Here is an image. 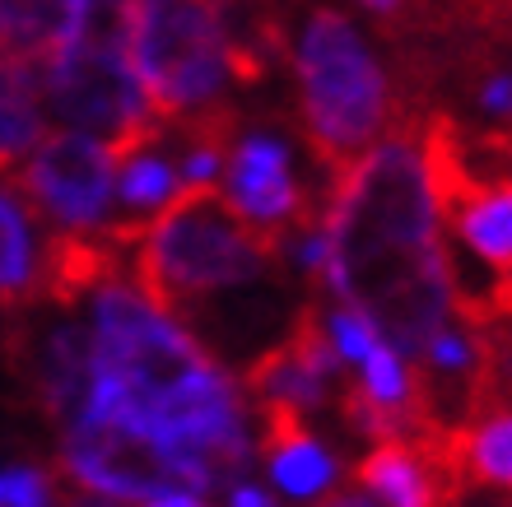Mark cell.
<instances>
[{
    "label": "cell",
    "instance_id": "obj_1",
    "mask_svg": "<svg viewBox=\"0 0 512 507\" xmlns=\"http://www.w3.org/2000/svg\"><path fill=\"white\" fill-rule=\"evenodd\" d=\"M89 377L66 419H103L154 438L173 456L233 484L252 461L247 396L205 345L131 275H108L84 298ZM61 419V424H66Z\"/></svg>",
    "mask_w": 512,
    "mask_h": 507
},
{
    "label": "cell",
    "instance_id": "obj_2",
    "mask_svg": "<svg viewBox=\"0 0 512 507\" xmlns=\"http://www.w3.org/2000/svg\"><path fill=\"white\" fill-rule=\"evenodd\" d=\"M317 224L331 242L322 289L359 307L405 359L419 354L457 303L419 126H396L331 173Z\"/></svg>",
    "mask_w": 512,
    "mask_h": 507
},
{
    "label": "cell",
    "instance_id": "obj_3",
    "mask_svg": "<svg viewBox=\"0 0 512 507\" xmlns=\"http://www.w3.org/2000/svg\"><path fill=\"white\" fill-rule=\"evenodd\" d=\"M275 256L280 247L243 224L219 187H182L135 238L131 280L168 312H191L266 280Z\"/></svg>",
    "mask_w": 512,
    "mask_h": 507
},
{
    "label": "cell",
    "instance_id": "obj_4",
    "mask_svg": "<svg viewBox=\"0 0 512 507\" xmlns=\"http://www.w3.org/2000/svg\"><path fill=\"white\" fill-rule=\"evenodd\" d=\"M298 117L326 173H340L373 140L391 131V80L354 19L336 5H317L294 42Z\"/></svg>",
    "mask_w": 512,
    "mask_h": 507
},
{
    "label": "cell",
    "instance_id": "obj_5",
    "mask_svg": "<svg viewBox=\"0 0 512 507\" xmlns=\"http://www.w3.org/2000/svg\"><path fill=\"white\" fill-rule=\"evenodd\" d=\"M47 112L70 131L108 140L112 154L163 131L126 56V0H84L80 19L38 61Z\"/></svg>",
    "mask_w": 512,
    "mask_h": 507
},
{
    "label": "cell",
    "instance_id": "obj_6",
    "mask_svg": "<svg viewBox=\"0 0 512 507\" xmlns=\"http://www.w3.org/2000/svg\"><path fill=\"white\" fill-rule=\"evenodd\" d=\"M126 56L163 126L210 107L233 80L224 0H126Z\"/></svg>",
    "mask_w": 512,
    "mask_h": 507
},
{
    "label": "cell",
    "instance_id": "obj_7",
    "mask_svg": "<svg viewBox=\"0 0 512 507\" xmlns=\"http://www.w3.org/2000/svg\"><path fill=\"white\" fill-rule=\"evenodd\" d=\"M61 470L75 489L112 503H159L201 507L215 494V475L191 466L154 438L103 419H66L61 424Z\"/></svg>",
    "mask_w": 512,
    "mask_h": 507
},
{
    "label": "cell",
    "instance_id": "obj_8",
    "mask_svg": "<svg viewBox=\"0 0 512 507\" xmlns=\"http://www.w3.org/2000/svg\"><path fill=\"white\" fill-rule=\"evenodd\" d=\"M14 187L56 233L117 228V154L89 131H47L42 145L14 168Z\"/></svg>",
    "mask_w": 512,
    "mask_h": 507
},
{
    "label": "cell",
    "instance_id": "obj_9",
    "mask_svg": "<svg viewBox=\"0 0 512 507\" xmlns=\"http://www.w3.org/2000/svg\"><path fill=\"white\" fill-rule=\"evenodd\" d=\"M219 191L229 210L252 224L270 247H280L284 233L308 228V196L294 177V149L275 131H238Z\"/></svg>",
    "mask_w": 512,
    "mask_h": 507
},
{
    "label": "cell",
    "instance_id": "obj_10",
    "mask_svg": "<svg viewBox=\"0 0 512 507\" xmlns=\"http://www.w3.org/2000/svg\"><path fill=\"white\" fill-rule=\"evenodd\" d=\"M340 373V354L326 335L322 307L308 303L298 307L294 331L284 345H270L266 354H256V363H247V391L256 396V405H289L298 414H317L331 396V377Z\"/></svg>",
    "mask_w": 512,
    "mask_h": 507
},
{
    "label": "cell",
    "instance_id": "obj_11",
    "mask_svg": "<svg viewBox=\"0 0 512 507\" xmlns=\"http://www.w3.org/2000/svg\"><path fill=\"white\" fill-rule=\"evenodd\" d=\"M424 442L447 466L457 494H466V489L512 494V405H489L461 424L429 428Z\"/></svg>",
    "mask_w": 512,
    "mask_h": 507
},
{
    "label": "cell",
    "instance_id": "obj_12",
    "mask_svg": "<svg viewBox=\"0 0 512 507\" xmlns=\"http://www.w3.org/2000/svg\"><path fill=\"white\" fill-rule=\"evenodd\" d=\"M354 489L391 507L457 503V484L424 438H382L354 466Z\"/></svg>",
    "mask_w": 512,
    "mask_h": 507
},
{
    "label": "cell",
    "instance_id": "obj_13",
    "mask_svg": "<svg viewBox=\"0 0 512 507\" xmlns=\"http://www.w3.org/2000/svg\"><path fill=\"white\" fill-rule=\"evenodd\" d=\"M256 414H261L256 447L266 456V470H270V480H275V489L289 498H303V503L331 498L340 470H336V456L312 438L308 414L289 410V405H270V401L256 405Z\"/></svg>",
    "mask_w": 512,
    "mask_h": 507
},
{
    "label": "cell",
    "instance_id": "obj_14",
    "mask_svg": "<svg viewBox=\"0 0 512 507\" xmlns=\"http://www.w3.org/2000/svg\"><path fill=\"white\" fill-rule=\"evenodd\" d=\"M38 214L19 187L0 182V307L42 303V266L47 242L38 238Z\"/></svg>",
    "mask_w": 512,
    "mask_h": 507
},
{
    "label": "cell",
    "instance_id": "obj_15",
    "mask_svg": "<svg viewBox=\"0 0 512 507\" xmlns=\"http://www.w3.org/2000/svg\"><path fill=\"white\" fill-rule=\"evenodd\" d=\"M47 135V94L33 61L0 56V173H10Z\"/></svg>",
    "mask_w": 512,
    "mask_h": 507
},
{
    "label": "cell",
    "instance_id": "obj_16",
    "mask_svg": "<svg viewBox=\"0 0 512 507\" xmlns=\"http://www.w3.org/2000/svg\"><path fill=\"white\" fill-rule=\"evenodd\" d=\"M84 0H0V56L38 66L80 19Z\"/></svg>",
    "mask_w": 512,
    "mask_h": 507
},
{
    "label": "cell",
    "instance_id": "obj_17",
    "mask_svg": "<svg viewBox=\"0 0 512 507\" xmlns=\"http://www.w3.org/2000/svg\"><path fill=\"white\" fill-rule=\"evenodd\" d=\"M322 321H326V335H331V345H336V354H340V363H359L368 354V349L382 340V331L373 326V321L359 312V307H350V303H340V307H326L322 312Z\"/></svg>",
    "mask_w": 512,
    "mask_h": 507
},
{
    "label": "cell",
    "instance_id": "obj_18",
    "mask_svg": "<svg viewBox=\"0 0 512 507\" xmlns=\"http://www.w3.org/2000/svg\"><path fill=\"white\" fill-rule=\"evenodd\" d=\"M0 498L14 507H42L56 498V484H52V475L38 466H14L0 475Z\"/></svg>",
    "mask_w": 512,
    "mask_h": 507
},
{
    "label": "cell",
    "instance_id": "obj_19",
    "mask_svg": "<svg viewBox=\"0 0 512 507\" xmlns=\"http://www.w3.org/2000/svg\"><path fill=\"white\" fill-rule=\"evenodd\" d=\"M475 103L485 107V117L512 131V70H485L475 80Z\"/></svg>",
    "mask_w": 512,
    "mask_h": 507
},
{
    "label": "cell",
    "instance_id": "obj_20",
    "mask_svg": "<svg viewBox=\"0 0 512 507\" xmlns=\"http://www.w3.org/2000/svg\"><path fill=\"white\" fill-rule=\"evenodd\" d=\"M229 503H243V507H270L275 503V498L266 494V489H261V484H247V480H233L229 484Z\"/></svg>",
    "mask_w": 512,
    "mask_h": 507
},
{
    "label": "cell",
    "instance_id": "obj_21",
    "mask_svg": "<svg viewBox=\"0 0 512 507\" xmlns=\"http://www.w3.org/2000/svg\"><path fill=\"white\" fill-rule=\"evenodd\" d=\"M364 10H373L378 19H387V24H396V19H405V0H359Z\"/></svg>",
    "mask_w": 512,
    "mask_h": 507
},
{
    "label": "cell",
    "instance_id": "obj_22",
    "mask_svg": "<svg viewBox=\"0 0 512 507\" xmlns=\"http://www.w3.org/2000/svg\"><path fill=\"white\" fill-rule=\"evenodd\" d=\"M0 503H5V498H0Z\"/></svg>",
    "mask_w": 512,
    "mask_h": 507
}]
</instances>
